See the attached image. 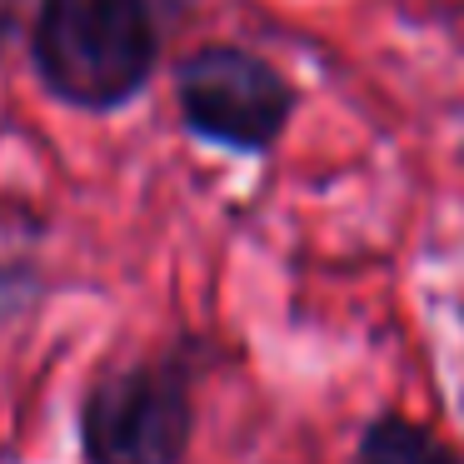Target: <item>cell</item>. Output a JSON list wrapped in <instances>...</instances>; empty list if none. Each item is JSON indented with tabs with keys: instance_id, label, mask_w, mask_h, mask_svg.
Returning a JSON list of instances; mask_svg holds the SVG:
<instances>
[{
	"instance_id": "3",
	"label": "cell",
	"mask_w": 464,
	"mask_h": 464,
	"mask_svg": "<svg viewBox=\"0 0 464 464\" xmlns=\"http://www.w3.org/2000/svg\"><path fill=\"white\" fill-rule=\"evenodd\" d=\"M190 430V380L165 360L111 374L81 404V444L91 464H180Z\"/></svg>"
},
{
	"instance_id": "5",
	"label": "cell",
	"mask_w": 464,
	"mask_h": 464,
	"mask_svg": "<svg viewBox=\"0 0 464 464\" xmlns=\"http://www.w3.org/2000/svg\"><path fill=\"white\" fill-rule=\"evenodd\" d=\"M15 21V0H0V41H5V31H11Z\"/></svg>"
},
{
	"instance_id": "1",
	"label": "cell",
	"mask_w": 464,
	"mask_h": 464,
	"mask_svg": "<svg viewBox=\"0 0 464 464\" xmlns=\"http://www.w3.org/2000/svg\"><path fill=\"white\" fill-rule=\"evenodd\" d=\"M35 71L71 105H125L155 71L150 0H41Z\"/></svg>"
},
{
	"instance_id": "2",
	"label": "cell",
	"mask_w": 464,
	"mask_h": 464,
	"mask_svg": "<svg viewBox=\"0 0 464 464\" xmlns=\"http://www.w3.org/2000/svg\"><path fill=\"white\" fill-rule=\"evenodd\" d=\"M180 115L200 140L240 155H260L285 135L295 115V85L240 45H205L175 71Z\"/></svg>"
},
{
	"instance_id": "4",
	"label": "cell",
	"mask_w": 464,
	"mask_h": 464,
	"mask_svg": "<svg viewBox=\"0 0 464 464\" xmlns=\"http://www.w3.org/2000/svg\"><path fill=\"white\" fill-rule=\"evenodd\" d=\"M354 464H464L434 430L404 420V414H380L364 424Z\"/></svg>"
}]
</instances>
